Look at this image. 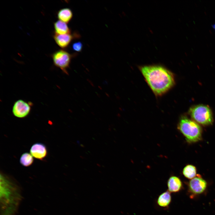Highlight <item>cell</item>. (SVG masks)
I'll list each match as a JSON object with an SVG mask.
<instances>
[{
	"label": "cell",
	"mask_w": 215,
	"mask_h": 215,
	"mask_svg": "<svg viewBox=\"0 0 215 215\" xmlns=\"http://www.w3.org/2000/svg\"><path fill=\"white\" fill-rule=\"evenodd\" d=\"M22 189L14 179L0 174V215H16L22 199Z\"/></svg>",
	"instance_id": "cell-1"
},
{
	"label": "cell",
	"mask_w": 215,
	"mask_h": 215,
	"mask_svg": "<svg viewBox=\"0 0 215 215\" xmlns=\"http://www.w3.org/2000/svg\"><path fill=\"white\" fill-rule=\"evenodd\" d=\"M139 69L153 93L160 96L169 91L175 84L173 73L166 68L159 65L141 66Z\"/></svg>",
	"instance_id": "cell-2"
},
{
	"label": "cell",
	"mask_w": 215,
	"mask_h": 215,
	"mask_svg": "<svg viewBox=\"0 0 215 215\" xmlns=\"http://www.w3.org/2000/svg\"><path fill=\"white\" fill-rule=\"evenodd\" d=\"M178 128L187 140L190 142L198 141L201 137L202 130L196 122L186 117L180 119Z\"/></svg>",
	"instance_id": "cell-3"
},
{
	"label": "cell",
	"mask_w": 215,
	"mask_h": 215,
	"mask_svg": "<svg viewBox=\"0 0 215 215\" xmlns=\"http://www.w3.org/2000/svg\"><path fill=\"white\" fill-rule=\"evenodd\" d=\"M189 112L192 118L200 124L208 125L212 123V112L206 106L199 105L194 106L190 108Z\"/></svg>",
	"instance_id": "cell-4"
},
{
	"label": "cell",
	"mask_w": 215,
	"mask_h": 215,
	"mask_svg": "<svg viewBox=\"0 0 215 215\" xmlns=\"http://www.w3.org/2000/svg\"><path fill=\"white\" fill-rule=\"evenodd\" d=\"M51 57L54 65L66 74H68L67 69L69 67L71 55L64 50H59L53 53Z\"/></svg>",
	"instance_id": "cell-5"
},
{
	"label": "cell",
	"mask_w": 215,
	"mask_h": 215,
	"mask_svg": "<svg viewBox=\"0 0 215 215\" xmlns=\"http://www.w3.org/2000/svg\"><path fill=\"white\" fill-rule=\"evenodd\" d=\"M207 187V183L200 177H196L192 179L188 184L189 192L193 195H196L203 193Z\"/></svg>",
	"instance_id": "cell-6"
},
{
	"label": "cell",
	"mask_w": 215,
	"mask_h": 215,
	"mask_svg": "<svg viewBox=\"0 0 215 215\" xmlns=\"http://www.w3.org/2000/svg\"><path fill=\"white\" fill-rule=\"evenodd\" d=\"M30 110V105L23 100L19 99L14 103L13 107L12 112L15 116L23 118L28 115Z\"/></svg>",
	"instance_id": "cell-7"
},
{
	"label": "cell",
	"mask_w": 215,
	"mask_h": 215,
	"mask_svg": "<svg viewBox=\"0 0 215 215\" xmlns=\"http://www.w3.org/2000/svg\"><path fill=\"white\" fill-rule=\"evenodd\" d=\"M30 153L34 158L42 160L47 154V150L46 146L41 143H36L33 144L30 150Z\"/></svg>",
	"instance_id": "cell-8"
},
{
	"label": "cell",
	"mask_w": 215,
	"mask_h": 215,
	"mask_svg": "<svg viewBox=\"0 0 215 215\" xmlns=\"http://www.w3.org/2000/svg\"><path fill=\"white\" fill-rule=\"evenodd\" d=\"M53 36L56 43L62 48L67 47L73 38L70 34H59L54 33Z\"/></svg>",
	"instance_id": "cell-9"
},
{
	"label": "cell",
	"mask_w": 215,
	"mask_h": 215,
	"mask_svg": "<svg viewBox=\"0 0 215 215\" xmlns=\"http://www.w3.org/2000/svg\"><path fill=\"white\" fill-rule=\"evenodd\" d=\"M167 185L168 190L170 193L179 192L182 189V184L180 179L175 176H171L168 179Z\"/></svg>",
	"instance_id": "cell-10"
},
{
	"label": "cell",
	"mask_w": 215,
	"mask_h": 215,
	"mask_svg": "<svg viewBox=\"0 0 215 215\" xmlns=\"http://www.w3.org/2000/svg\"><path fill=\"white\" fill-rule=\"evenodd\" d=\"M171 199V193L167 191L163 192L158 196L156 204L160 208L167 209L169 207Z\"/></svg>",
	"instance_id": "cell-11"
},
{
	"label": "cell",
	"mask_w": 215,
	"mask_h": 215,
	"mask_svg": "<svg viewBox=\"0 0 215 215\" xmlns=\"http://www.w3.org/2000/svg\"><path fill=\"white\" fill-rule=\"evenodd\" d=\"M57 15L59 20L67 23L71 20L73 15L70 9L65 8L60 10L57 13Z\"/></svg>",
	"instance_id": "cell-12"
},
{
	"label": "cell",
	"mask_w": 215,
	"mask_h": 215,
	"mask_svg": "<svg viewBox=\"0 0 215 215\" xmlns=\"http://www.w3.org/2000/svg\"><path fill=\"white\" fill-rule=\"evenodd\" d=\"M55 33L59 34H70V31L67 23L59 20L54 23Z\"/></svg>",
	"instance_id": "cell-13"
},
{
	"label": "cell",
	"mask_w": 215,
	"mask_h": 215,
	"mask_svg": "<svg viewBox=\"0 0 215 215\" xmlns=\"http://www.w3.org/2000/svg\"><path fill=\"white\" fill-rule=\"evenodd\" d=\"M33 158L31 154L28 153H24L22 154L20 159V163L23 166L28 167L33 163Z\"/></svg>",
	"instance_id": "cell-14"
},
{
	"label": "cell",
	"mask_w": 215,
	"mask_h": 215,
	"mask_svg": "<svg viewBox=\"0 0 215 215\" xmlns=\"http://www.w3.org/2000/svg\"><path fill=\"white\" fill-rule=\"evenodd\" d=\"M182 173L186 178L190 179H192L196 174V168L191 165H187L184 168Z\"/></svg>",
	"instance_id": "cell-15"
},
{
	"label": "cell",
	"mask_w": 215,
	"mask_h": 215,
	"mask_svg": "<svg viewBox=\"0 0 215 215\" xmlns=\"http://www.w3.org/2000/svg\"><path fill=\"white\" fill-rule=\"evenodd\" d=\"M83 45L82 43L79 42L73 43L72 45L73 49L77 52L81 51Z\"/></svg>",
	"instance_id": "cell-16"
},
{
	"label": "cell",
	"mask_w": 215,
	"mask_h": 215,
	"mask_svg": "<svg viewBox=\"0 0 215 215\" xmlns=\"http://www.w3.org/2000/svg\"><path fill=\"white\" fill-rule=\"evenodd\" d=\"M213 28L215 30V24L212 25Z\"/></svg>",
	"instance_id": "cell-17"
}]
</instances>
